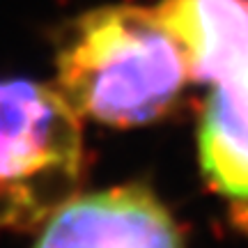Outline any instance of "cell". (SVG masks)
Listing matches in <instances>:
<instances>
[{"instance_id": "cell-3", "label": "cell", "mask_w": 248, "mask_h": 248, "mask_svg": "<svg viewBox=\"0 0 248 248\" xmlns=\"http://www.w3.org/2000/svg\"><path fill=\"white\" fill-rule=\"evenodd\" d=\"M32 248H184L175 218L138 184L74 195L46 221Z\"/></svg>"}, {"instance_id": "cell-5", "label": "cell", "mask_w": 248, "mask_h": 248, "mask_svg": "<svg viewBox=\"0 0 248 248\" xmlns=\"http://www.w3.org/2000/svg\"><path fill=\"white\" fill-rule=\"evenodd\" d=\"M198 147L204 177L248 223V67L216 83Z\"/></svg>"}, {"instance_id": "cell-4", "label": "cell", "mask_w": 248, "mask_h": 248, "mask_svg": "<svg viewBox=\"0 0 248 248\" xmlns=\"http://www.w3.org/2000/svg\"><path fill=\"white\" fill-rule=\"evenodd\" d=\"M195 80L221 83L248 67V0H163L156 9Z\"/></svg>"}, {"instance_id": "cell-2", "label": "cell", "mask_w": 248, "mask_h": 248, "mask_svg": "<svg viewBox=\"0 0 248 248\" xmlns=\"http://www.w3.org/2000/svg\"><path fill=\"white\" fill-rule=\"evenodd\" d=\"M83 131L60 90L0 80V228L46 223L78 191Z\"/></svg>"}, {"instance_id": "cell-1", "label": "cell", "mask_w": 248, "mask_h": 248, "mask_svg": "<svg viewBox=\"0 0 248 248\" xmlns=\"http://www.w3.org/2000/svg\"><path fill=\"white\" fill-rule=\"evenodd\" d=\"M58 83L71 108L110 126H138L166 115L191 78L186 58L156 12L101 7L67 30Z\"/></svg>"}]
</instances>
